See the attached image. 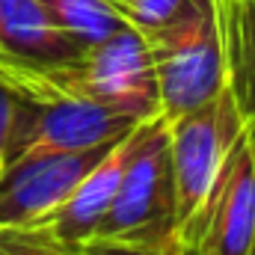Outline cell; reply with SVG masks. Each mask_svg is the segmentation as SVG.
I'll return each mask as SVG.
<instances>
[{
    "instance_id": "10",
    "label": "cell",
    "mask_w": 255,
    "mask_h": 255,
    "mask_svg": "<svg viewBox=\"0 0 255 255\" xmlns=\"http://www.w3.org/2000/svg\"><path fill=\"white\" fill-rule=\"evenodd\" d=\"M42 6L51 12L57 27L83 51L130 27L116 0H42Z\"/></svg>"
},
{
    "instance_id": "2",
    "label": "cell",
    "mask_w": 255,
    "mask_h": 255,
    "mask_svg": "<svg viewBox=\"0 0 255 255\" xmlns=\"http://www.w3.org/2000/svg\"><path fill=\"white\" fill-rule=\"evenodd\" d=\"M145 39L151 45L160 116L166 122L208 104L229 86L220 0H199L184 18Z\"/></svg>"
},
{
    "instance_id": "13",
    "label": "cell",
    "mask_w": 255,
    "mask_h": 255,
    "mask_svg": "<svg viewBox=\"0 0 255 255\" xmlns=\"http://www.w3.org/2000/svg\"><path fill=\"white\" fill-rule=\"evenodd\" d=\"M77 255H181V253L178 250H157V247H130V244L92 238L86 247L77 250Z\"/></svg>"
},
{
    "instance_id": "1",
    "label": "cell",
    "mask_w": 255,
    "mask_h": 255,
    "mask_svg": "<svg viewBox=\"0 0 255 255\" xmlns=\"http://www.w3.org/2000/svg\"><path fill=\"white\" fill-rule=\"evenodd\" d=\"M244 113L226 86L208 104L169 122L172 178H175V247L193 255L208 220V208L220 190L229 157L244 133Z\"/></svg>"
},
{
    "instance_id": "17",
    "label": "cell",
    "mask_w": 255,
    "mask_h": 255,
    "mask_svg": "<svg viewBox=\"0 0 255 255\" xmlns=\"http://www.w3.org/2000/svg\"><path fill=\"white\" fill-rule=\"evenodd\" d=\"M0 169H3V166H0Z\"/></svg>"
},
{
    "instance_id": "9",
    "label": "cell",
    "mask_w": 255,
    "mask_h": 255,
    "mask_svg": "<svg viewBox=\"0 0 255 255\" xmlns=\"http://www.w3.org/2000/svg\"><path fill=\"white\" fill-rule=\"evenodd\" d=\"M229 86L255 139V0H220Z\"/></svg>"
},
{
    "instance_id": "14",
    "label": "cell",
    "mask_w": 255,
    "mask_h": 255,
    "mask_svg": "<svg viewBox=\"0 0 255 255\" xmlns=\"http://www.w3.org/2000/svg\"><path fill=\"white\" fill-rule=\"evenodd\" d=\"M18 104H21V98H18L9 86L0 83V160H3V154H6V148H9V142H12V133H15Z\"/></svg>"
},
{
    "instance_id": "7",
    "label": "cell",
    "mask_w": 255,
    "mask_h": 255,
    "mask_svg": "<svg viewBox=\"0 0 255 255\" xmlns=\"http://www.w3.org/2000/svg\"><path fill=\"white\" fill-rule=\"evenodd\" d=\"M145 122L133 125L125 136H119L110 145V151L74 187V193L65 199L45 223H39V226H48L54 232V238L60 244H65L71 253H77L80 247H86L98 235V229H101V223H104V217H107L116 193H119L128 160H130V154H133V148H136V142H139V136L145 130Z\"/></svg>"
},
{
    "instance_id": "15",
    "label": "cell",
    "mask_w": 255,
    "mask_h": 255,
    "mask_svg": "<svg viewBox=\"0 0 255 255\" xmlns=\"http://www.w3.org/2000/svg\"><path fill=\"white\" fill-rule=\"evenodd\" d=\"M116 3H119V6H122V0H116Z\"/></svg>"
},
{
    "instance_id": "6",
    "label": "cell",
    "mask_w": 255,
    "mask_h": 255,
    "mask_svg": "<svg viewBox=\"0 0 255 255\" xmlns=\"http://www.w3.org/2000/svg\"><path fill=\"white\" fill-rule=\"evenodd\" d=\"M193 255H255V139L244 128Z\"/></svg>"
},
{
    "instance_id": "12",
    "label": "cell",
    "mask_w": 255,
    "mask_h": 255,
    "mask_svg": "<svg viewBox=\"0 0 255 255\" xmlns=\"http://www.w3.org/2000/svg\"><path fill=\"white\" fill-rule=\"evenodd\" d=\"M196 3L199 0H122V12L128 15L130 27H136L139 33L148 36V33L184 18Z\"/></svg>"
},
{
    "instance_id": "4",
    "label": "cell",
    "mask_w": 255,
    "mask_h": 255,
    "mask_svg": "<svg viewBox=\"0 0 255 255\" xmlns=\"http://www.w3.org/2000/svg\"><path fill=\"white\" fill-rule=\"evenodd\" d=\"M18 98H21L18 122L12 142L3 154V166L36 154L95 148L119 139L133 125H139V119L122 110L86 98H48V101H33L24 95Z\"/></svg>"
},
{
    "instance_id": "8",
    "label": "cell",
    "mask_w": 255,
    "mask_h": 255,
    "mask_svg": "<svg viewBox=\"0 0 255 255\" xmlns=\"http://www.w3.org/2000/svg\"><path fill=\"white\" fill-rule=\"evenodd\" d=\"M42 0H0V57L30 65H57L80 57Z\"/></svg>"
},
{
    "instance_id": "3",
    "label": "cell",
    "mask_w": 255,
    "mask_h": 255,
    "mask_svg": "<svg viewBox=\"0 0 255 255\" xmlns=\"http://www.w3.org/2000/svg\"><path fill=\"white\" fill-rule=\"evenodd\" d=\"M95 238L130 247L178 250L169 122L160 113L145 122V130L125 166L119 193Z\"/></svg>"
},
{
    "instance_id": "5",
    "label": "cell",
    "mask_w": 255,
    "mask_h": 255,
    "mask_svg": "<svg viewBox=\"0 0 255 255\" xmlns=\"http://www.w3.org/2000/svg\"><path fill=\"white\" fill-rule=\"evenodd\" d=\"M113 142L80 148V151L36 154V157H24L3 166L0 169V226L45 223L86 178V172L110 151Z\"/></svg>"
},
{
    "instance_id": "16",
    "label": "cell",
    "mask_w": 255,
    "mask_h": 255,
    "mask_svg": "<svg viewBox=\"0 0 255 255\" xmlns=\"http://www.w3.org/2000/svg\"><path fill=\"white\" fill-rule=\"evenodd\" d=\"M0 166H3V160H0Z\"/></svg>"
},
{
    "instance_id": "11",
    "label": "cell",
    "mask_w": 255,
    "mask_h": 255,
    "mask_svg": "<svg viewBox=\"0 0 255 255\" xmlns=\"http://www.w3.org/2000/svg\"><path fill=\"white\" fill-rule=\"evenodd\" d=\"M0 255H77L48 226H0Z\"/></svg>"
}]
</instances>
